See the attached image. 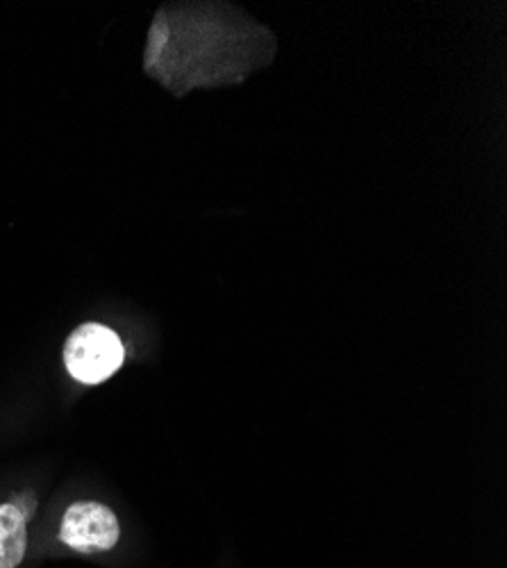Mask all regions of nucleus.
I'll use <instances>...</instances> for the list:
<instances>
[{
    "label": "nucleus",
    "mask_w": 507,
    "mask_h": 568,
    "mask_svg": "<svg viewBox=\"0 0 507 568\" xmlns=\"http://www.w3.org/2000/svg\"><path fill=\"white\" fill-rule=\"evenodd\" d=\"M125 359L116 333L101 323H84L64 346L67 371L82 385H101L112 377Z\"/></svg>",
    "instance_id": "1"
},
{
    "label": "nucleus",
    "mask_w": 507,
    "mask_h": 568,
    "mask_svg": "<svg viewBox=\"0 0 507 568\" xmlns=\"http://www.w3.org/2000/svg\"><path fill=\"white\" fill-rule=\"evenodd\" d=\"M119 520L116 514L94 500L73 503L62 520L60 539L84 555L112 550L119 541Z\"/></svg>",
    "instance_id": "2"
},
{
    "label": "nucleus",
    "mask_w": 507,
    "mask_h": 568,
    "mask_svg": "<svg viewBox=\"0 0 507 568\" xmlns=\"http://www.w3.org/2000/svg\"><path fill=\"white\" fill-rule=\"evenodd\" d=\"M28 516L14 505H0V568H17L28 548Z\"/></svg>",
    "instance_id": "3"
}]
</instances>
